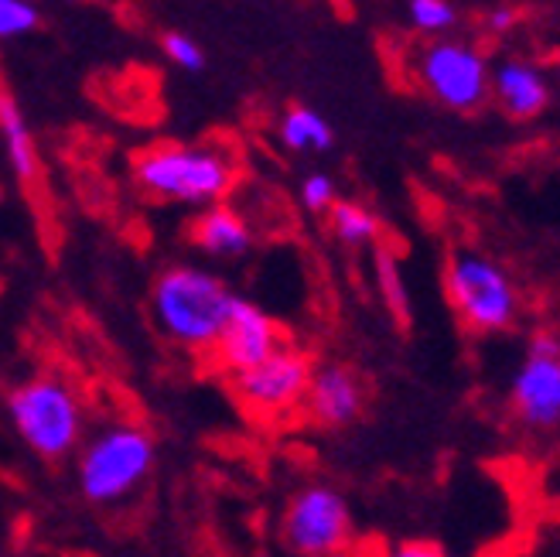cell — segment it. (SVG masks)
Segmentation results:
<instances>
[{"label":"cell","mask_w":560,"mask_h":557,"mask_svg":"<svg viewBox=\"0 0 560 557\" xmlns=\"http://www.w3.org/2000/svg\"><path fill=\"white\" fill-rule=\"evenodd\" d=\"M280 346H284V336H280L277 322L264 309H257L254 301L236 298L233 312L226 318V328L219 332L212 352H215L222 370L236 373V370L260 363L264 356H270Z\"/></svg>","instance_id":"obj_10"},{"label":"cell","mask_w":560,"mask_h":557,"mask_svg":"<svg viewBox=\"0 0 560 557\" xmlns=\"http://www.w3.org/2000/svg\"><path fill=\"white\" fill-rule=\"evenodd\" d=\"M8 421L45 462L69 459L86 434V407L62 376H32L8 390Z\"/></svg>","instance_id":"obj_4"},{"label":"cell","mask_w":560,"mask_h":557,"mask_svg":"<svg viewBox=\"0 0 560 557\" xmlns=\"http://www.w3.org/2000/svg\"><path fill=\"white\" fill-rule=\"evenodd\" d=\"M0 206H4V192H0Z\"/></svg>","instance_id":"obj_24"},{"label":"cell","mask_w":560,"mask_h":557,"mask_svg":"<svg viewBox=\"0 0 560 557\" xmlns=\"http://www.w3.org/2000/svg\"><path fill=\"white\" fill-rule=\"evenodd\" d=\"M492 100L510 120H534L550 103V79L526 59H506L492 69Z\"/></svg>","instance_id":"obj_12"},{"label":"cell","mask_w":560,"mask_h":557,"mask_svg":"<svg viewBox=\"0 0 560 557\" xmlns=\"http://www.w3.org/2000/svg\"><path fill=\"white\" fill-rule=\"evenodd\" d=\"M0 134H4V148H8V161H11V172L21 182H35L38 175V148H35V137L32 127H27L21 106L11 93L0 90Z\"/></svg>","instance_id":"obj_14"},{"label":"cell","mask_w":560,"mask_h":557,"mask_svg":"<svg viewBox=\"0 0 560 557\" xmlns=\"http://www.w3.org/2000/svg\"><path fill=\"white\" fill-rule=\"evenodd\" d=\"M280 537L294 554L328 557L352 544V513L339 489L331 486H304L288 503Z\"/></svg>","instance_id":"obj_7"},{"label":"cell","mask_w":560,"mask_h":557,"mask_svg":"<svg viewBox=\"0 0 560 557\" xmlns=\"http://www.w3.org/2000/svg\"><path fill=\"white\" fill-rule=\"evenodd\" d=\"M376 277H380V291H383V298L389 304V312L407 322V315H410V298H407V285H404L400 264L389 257V254H380L376 257Z\"/></svg>","instance_id":"obj_18"},{"label":"cell","mask_w":560,"mask_h":557,"mask_svg":"<svg viewBox=\"0 0 560 557\" xmlns=\"http://www.w3.org/2000/svg\"><path fill=\"white\" fill-rule=\"evenodd\" d=\"M444 291L455 315L482 336L510 332L520 318V291L510 270L479 250H455L444 267Z\"/></svg>","instance_id":"obj_5"},{"label":"cell","mask_w":560,"mask_h":557,"mask_svg":"<svg viewBox=\"0 0 560 557\" xmlns=\"http://www.w3.org/2000/svg\"><path fill=\"white\" fill-rule=\"evenodd\" d=\"M38 27V8L32 0H0V38H21Z\"/></svg>","instance_id":"obj_19"},{"label":"cell","mask_w":560,"mask_h":557,"mask_svg":"<svg viewBox=\"0 0 560 557\" xmlns=\"http://www.w3.org/2000/svg\"><path fill=\"white\" fill-rule=\"evenodd\" d=\"M312 421L322 428H346L362 414V404H366V386L355 376V370L342 367V363H325L318 370H312V380H307L304 401Z\"/></svg>","instance_id":"obj_11"},{"label":"cell","mask_w":560,"mask_h":557,"mask_svg":"<svg viewBox=\"0 0 560 557\" xmlns=\"http://www.w3.org/2000/svg\"><path fill=\"white\" fill-rule=\"evenodd\" d=\"M188 240L209 257L233 260V257L246 254L249 243H254V233H249V222L236 209H230L226 202L219 199V202L202 206V212L195 216Z\"/></svg>","instance_id":"obj_13"},{"label":"cell","mask_w":560,"mask_h":557,"mask_svg":"<svg viewBox=\"0 0 560 557\" xmlns=\"http://www.w3.org/2000/svg\"><path fill=\"white\" fill-rule=\"evenodd\" d=\"M75 483L96 507H114L148 483L158 449L148 428L130 421H109L79 441Z\"/></svg>","instance_id":"obj_3"},{"label":"cell","mask_w":560,"mask_h":557,"mask_svg":"<svg viewBox=\"0 0 560 557\" xmlns=\"http://www.w3.org/2000/svg\"><path fill=\"white\" fill-rule=\"evenodd\" d=\"M236 294L230 285L202 267H167L154 281L151 312L164 339L188 352H212L219 332L226 328Z\"/></svg>","instance_id":"obj_1"},{"label":"cell","mask_w":560,"mask_h":557,"mask_svg":"<svg viewBox=\"0 0 560 557\" xmlns=\"http://www.w3.org/2000/svg\"><path fill=\"white\" fill-rule=\"evenodd\" d=\"M335 199H339V195H335V182L328 175L315 172V175H307L301 182V202H304L307 212H328V206Z\"/></svg>","instance_id":"obj_21"},{"label":"cell","mask_w":560,"mask_h":557,"mask_svg":"<svg viewBox=\"0 0 560 557\" xmlns=\"http://www.w3.org/2000/svg\"><path fill=\"white\" fill-rule=\"evenodd\" d=\"M312 370V356L294 346H280L264 356L260 363L230 373L233 394L257 414H288L301 407Z\"/></svg>","instance_id":"obj_9"},{"label":"cell","mask_w":560,"mask_h":557,"mask_svg":"<svg viewBox=\"0 0 560 557\" xmlns=\"http://www.w3.org/2000/svg\"><path fill=\"white\" fill-rule=\"evenodd\" d=\"M510 404L529 431L560 428V336L537 332L510 383Z\"/></svg>","instance_id":"obj_8"},{"label":"cell","mask_w":560,"mask_h":557,"mask_svg":"<svg viewBox=\"0 0 560 557\" xmlns=\"http://www.w3.org/2000/svg\"><path fill=\"white\" fill-rule=\"evenodd\" d=\"M397 554H404V557H434V554H441L434 544H404Z\"/></svg>","instance_id":"obj_23"},{"label":"cell","mask_w":560,"mask_h":557,"mask_svg":"<svg viewBox=\"0 0 560 557\" xmlns=\"http://www.w3.org/2000/svg\"><path fill=\"white\" fill-rule=\"evenodd\" d=\"M413 72L420 90L455 114H475L492 100V66L471 42L438 35L417 51Z\"/></svg>","instance_id":"obj_6"},{"label":"cell","mask_w":560,"mask_h":557,"mask_svg":"<svg viewBox=\"0 0 560 557\" xmlns=\"http://www.w3.org/2000/svg\"><path fill=\"white\" fill-rule=\"evenodd\" d=\"M161 48H164V55H167V62L178 66V69H185V72H199V69L206 66V51H202V45L195 42V38H188V35H182V32L164 35Z\"/></svg>","instance_id":"obj_20"},{"label":"cell","mask_w":560,"mask_h":557,"mask_svg":"<svg viewBox=\"0 0 560 557\" xmlns=\"http://www.w3.org/2000/svg\"><path fill=\"white\" fill-rule=\"evenodd\" d=\"M133 182L161 202L209 206L236 185V164L209 144H158L133 158Z\"/></svg>","instance_id":"obj_2"},{"label":"cell","mask_w":560,"mask_h":557,"mask_svg":"<svg viewBox=\"0 0 560 557\" xmlns=\"http://www.w3.org/2000/svg\"><path fill=\"white\" fill-rule=\"evenodd\" d=\"M328 227L335 233V240L346 246H370L380 236V219L352 199H335L328 206Z\"/></svg>","instance_id":"obj_16"},{"label":"cell","mask_w":560,"mask_h":557,"mask_svg":"<svg viewBox=\"0 0 560 557\" xmlns=\"http://www.w3.org/2000/svg\"><path fill=\"white\" fill-rule=\"evenodd\" d=\"M407 18L420 35H431V38L452 32L458 24V11L452 0H410Z\"/></svg>","instance_id":"obj_17"},{"label":"cell","mask_w":560,"mask_h":557,"mask_svg":"<svg viewBox=\"0 0 560 557\" xmlns=\"http://www.w3.org/2000/svg\"><path fill=\"white\" fill-rule=\"evenodd\" d=\"M516 24V11L513 8H492L486 14V27L492 35H502V32H510V27Z\"/></svg>","instance_id":"obj_22"},{"label":"cell","mask_w":560,"mask_h":557,"mask_svg":"<svg viewBox=\"0 0 560 557\" xmlns=\"http://www.w3.org/2000/svg\"><path fill=\"white\" fill-rule=\"evenodd\" d=\"M280 144L298 154H325L335 144V134L322 114H315L312 106H291L280 117Z\"/></svg>","instance_id":"obj_15"}]
</instances>
